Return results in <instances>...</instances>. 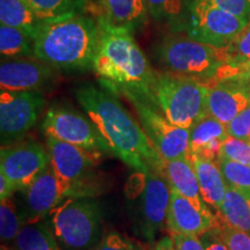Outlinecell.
<instances>
[{"instance_id": "obj_1", "label": "cell", "mask_w": 250, "mask_h": 250, "mask_svg": "<svg viewBox=\"0 0 250 250\" xmlns=\"http://www.w3.org/2000/svg\"><path fill=\"white\" fill-rule=\"evenodd\" d=\"M77 101L120 160L140 174H161L164 159L138 121L107 90L83 86L76 90Z\"/></svg>"}, {"instance_id": "obj_2", "label": "cell", "mask_w": 250, "mask_h": 250, "mask_svg": "<svg viewBox=\"0 0 250 250\" xmlns=\"http://www.w3.org/2000/svg\"><path fill=\"white\" fill-rule=\"evenodd\" d=\"M98 21L100 41L93 70L111 92L129 90L147 99L155 70L137 44L132 31Z\"/></svg>"}, {"instance_id": "obj_3", "label": "cell", "mask_w": 250, "mask_h": 250, "mask_svg": "<svg viewBox=\"0 0 250 250\" xmlns=\"http://www.w3.org/2000/svg\"><path fill=\"white\" fill-rule=\"evenodd\" d=\"M99 41L98 21L85 12L43 23L34 37V56L56 70H93Z\"/></svg>"}, {"instance_id": "obj_4", "label": "cell", "mask_w": 250, "mask_h": 250, "mask_svg": "<svg viewBox=\"0 0 250 250\" xmlns=\"http://www.w3.org/2000/svg\"><path fill=\"white\" fill-rule=\"evenodd\" d=\"M208 86L193 78L168 71H156L147 101L174 125L191 129L208 114Z\"/></svg>"}, {"instance_id": "obj_5", "label": "cell", "mask_w": 250, "mask_h": 250, "mask_svg": "<svg viewBox=\"0 0 250 250\" xmlns=\"http://www.w3.org/2000/svg\"><path fill=\"white\" fill-rule=\"evenodd\" d=\"M50 165L64 198H93L103 189L96 171L101 153L87 151L72 144L46 137Z\"/></svg>"}, {"instance_id": "obj_6", "label": "cell", "mask_w": 250, "mask_h": 250, "mask_svg": "<svg viewBox=\"0 0 250 250\" xmlns=\"http://www.w3.org/2000/svg\"><path fill=\"white\" fill-rule=\"evenodd\" d=\"M49 217L62 250H89L101 240L102 214L95 199L66 198Z\"/></svg>"}, {"instance_id": "obj_7", "label": "cell", "mask_w": 250, "mask_h": 250, "mask_svg": "<svg viewBox=\"0 0 250 250\" xmlns=\"http://www.w3.org/2000/svg\"><path fill=\"white\" fill-rule=\"evenodd\" d=\"M156 57L166 71L208 83L229 62L226 48L219 49L186 36H171L156 48Z\"/></svg>"}, {"instance_id": "obj_8", "label": "cell", "mask_w": 250, "mask_h": 250, "mask_svg": "<svg viewBox=\"0 0 250 250\" xmlns=\"http://www.w3.org/2000/svg\"><path fill=\"white\" fill-rule=\"evenodd\" d=\"M250 21L202 1L187 2L184 31L191 40L225 49L233 43Z\"/></svg>"}, {"instance_id": "obj_9", "label": "cell", "mask_w": 250, "mask_h": 250, "mask_svg": "<svg viewBox=\"0 0 250 250\" xmlns=\"http://www.w3.org/2000/svg\"><path fill=\"white\" fill-rule=\"evenodd\" d=\"M138 115L139 123L165 161L190 158V130L174 125L143 96L129 90L121 92Z\"/></svg>"}, {"instance_id": "obj_10", "label": "cell", "mask_w": 250, "mask_h": 250, "mask_svg": "<svg viewBox=\"0 0 250 250\" xmlns=\"http://www.w3.org/2000/svg\"><path fill=\"white\" fill-rule=\"evenodd\" d=\"M45 105L41 92L0 93L1 147L20 143L35 126Z\"/></svg>"}, {"instance_id": "obj_11", "label": "cell", "mask_w": 250, "mask_h": 250, "mask_svg": "<svg viewBox=\"0 0 250 250\" xmlns=\"http://www.w3.org/2000/svg\"><path fill=\"white\" fill-rule=\"evenodd\" d=\"M42 130L45 137L72 144L87 151L101 154L110 152L92 121L70 108L57 105L48 109L42 121Z\"/></svg>"}, {"instance_id": "obj_12", "label": "cell", "mask_w": 250, "mask_h": 250, "mask_svg": "<svg viewBox=\"0 0 250 250\" xmlns=\"http://www.w3.org/2000/svg\"><path fill=\"white\" fill-rule=\"evenodd\" d=\"M50 167L48 148L37 142H23L1 147L0 173L13 183L17 191H24Z\"/></svg>"}, {"instance_id": "obj_13", "label": "cell", "mask_w": 250, "mask_h": 250, "mask_svg": "<svg viewBox=\"0 0 250 250\" xmlns=\"http://www.w3.org/2000/svg\"><path fill=\"white\" fill-rule=\"evenodd\" d=\"M144 187L140 195V230L149 242L164 227L170 203V187L156 171L143 174Z\"/></svg>"}, {"instance_id": "obj_14", "label": "cell", "mask_w": 250, "mask_h": 250, "mask_svg": "<svg viewBox=\"0 0 250 250\" xmlns=\"http://www.w3.org/2000/svg\"><path fill=\"white\" fill-rule=\"evenodd\" d=\"M55 67L39 59H14L0 65V88L5 92H41L56 78Z\"/></svg>"}, {"instance_id": "obj_15", "label": "cell", "mask_w": 250, "mask_h": 250, "mask_svg": "<svg viewBox=\"0 0 250 250\" xmlns=\"http://www.w3.org/2000/svg\"><path fill=\"white\" fill-rule=\"evenodd\" d=\"M21 192L24 193V208L21 213L24 225L44 221L65 201L51 165L27 190Z\"/></svg>"}, {"instance_id": "obj_16", "label": "cell", "mask_w": 250, "mask_h": 250, "mask_svg": "<svg viewBox=\"0 0 250 250\" xmlns=\"http://www.w3.org/2000/svg\"><path fill=\"white\" fill-rule=\"evenodd\" d=\"M86 13L112 27L134 33L146 22V0H89Z\"/></svg>"}, {"instance_id": "obj_17", "label": "cell", "mask_w": 250, "mask_h": 250, "mask_svg": "<svg viewBox=\"0 0 250 250\" xmlns=\"http://www.w3.org/2000/svg\"><path fill=\"white\" fill-rule=\"evenodd\" d=\"M250 104V89L246 83L221 81L208 85V114L228 125Z\"/></svg>"}, {"instance_id": "obj_18", "label": "cell", "mask_w": 250, "mask_h": 250, "mask_svg": "<svg viewBox=\"0 0 250 250\" xmlns=\"http://www.w3.org/2000/svg\"><path fill=\"white\" fill-rule=\"evenodd\" d=\"M170 190V203L166 220L170 234L201 237L203 234L218 226L219 221L215 215L204 214L176 190Z\"/></svg>"}, {"instance_id": "obj_19", "label": "cell", "mask_w": 250, "mask_h": 250, "mask_svg": "<svg viewBox=\"0 0 250 250\" xmlns=\"http://www.w3.org/2000/svg\"><path fill=\"white\" fill-rule=\"evenodd\" d=\"M190 130V156L218 162L225 140L228 138L227 125L206 115Z\"/></svg>"}, {"instance_id": "obj_20", "label": "cell", "mask_w": 250, "mask_h": 250, "mask_svg": "<svg viewBox=\"0 0 250 250\" xmlns=\"http://www.w3.org/2000/svg\"><path fill=\"white\" fill-rule=\"evenodd\" d=\"M160 175L167 180L170 189L176 190L183 197L189 199L197 210L206 215H214L202 197L191 156L164 161Z\"/></svg>"}, {"instance_id": "obj_21", "label": "cell", "mask_w": 250, "mask_h": 250, "mask_svg": "<svg viewBox=\"0 0 250 250\" xmlns=\"http://www.w3.org/2000/svg\"><path fill=\"white\" fill-rule=\"evenodd\" d=\"M202 197L208 205L215 210L220 208L227 191V183L221 173L219 164L215 161L191 156Z\"/></svg>"}, {"instance_id": "obj_22", "label": "cell", "mask_w": 250, "mask_h": 250, "mask_svg": "<svg viewBox=\"0 0 250 250\" xmlns=\"http://www.w3.org/2000/svg\"><path fill=\"white\" fill-rule=\"evenodd\" d=\"M221 223L250 234V195L227 186L226 196L218 210Z\"/></svg>"}, {"instance_id": "obj_23", "label": "cell", "mask_w": 250, "mask_h": 250, "mask_svg": "<svg viewBox=\"0 0 250 250\" xmlns=\"http://www.w3.org/2000/svg\"><path fill=\"white\" fill-rule=\"evenodd\" d=\"M43 23L26 0H0V24L19 28L34 40Z\"/></svg>"}, {"instance_id": "obj_24", "label": "cell", "mask_w": 250, "mask_h": 250, "mask_svg": "<svg viewBox=\"0 0 250 250\" xmlns=\"http://www.w3.org/2000/svg\"><path fill=\"white\" fill-rule=\"evenodd\" d=\"M11 250H62L49 225L44 221L26 224L13 243Z\"/></svg>"}, {"instance_id": "obj_25", "label": "cell", "mask_w": 250, "mask_h": 250, "mask_svg": "<svg viewBox=\"0 0 250 250\" xmlns=\"http://www.w3.org/2000/svg\"><path fill=\"white\" fill-rule=\"evenodd\" d=\"M35 14L44 22L57 21L85 13L89 0H26Z\"/></svg>"}, {"instance_id": "obj_26", "label": "cell", "mask_w": 250, "mask_h": 250, "mask_svg": "<svg viewBox=\"0 0 250 250\" xmlns=\"http://www.w3.org/2000/svg\"><path fill=\"white\" fill-rule=\"evenodd\" d=\"M0 55L2 58H35L34 40L26 31L0 24Z\"/></svg>"}, {"instance_id": "obj_27", "label": "cell", "mask_w": 250, "mask_h": 250, "mask_svg": "<svg viewBox=\"0 0 250 250\" xmlns=\"http://www.w3.org/2000/svg\"><path fill=\"white\" fill-rule=\"evenodd\" d=\"M148 15L168 23L174 31L184 30L187 18V0H146Z\"/></svg>"}, {"instance_id": "obj_28", "label": "cell", "mask_w": 250, "mask_h": 250, "mask_svg": "<svg viewBox=\"0 0 250 250\" xmlns=\"http://www.w3.org/2000/svg\"><path fill=\"white\" fill-rule=\"evenodd\" d=\"M24 225L22 214L18 211L12 198L1 201L0 204V240L1 249L11 250L21 228Z\"/></svg>"}, {"instance_id": "obj_29", "label": "cell", "mask_w": 250, "mask_h": 250, "mask_svg": "<svg viewBox=\"0 0 250 250\" xmlns=\"http://www.w3.org/2000/svg\"><path fill=\"white\" fill-rule=\"evenodd\" d=\"M218 164L227 186L236 188L250 195V166L227 159H219Z\"/></svg>"}, {"instance_id": "obj_30", "label": "cell", "mask_w": 250, "mask_h": 250, "mask_svg": "<svg viewBox=\"0 0 250 250\" xmlns=\"http://www.w3.org/2000/svg\"><path fill=\"white\" fill-rule=\"evenodd\" d=\"M221 81H235V83H250V59L242 62H228L224 64L212 79L205 85H212Z\"/></svg>"}, {"instance_id": "obj_31", "label": "cell", "mask_w": 250, "mask_h": 250, "mask_svg": "<svg viewBox=\"0 0 250 250\" xmlns=\"http://www.w3.org/2000/svg\"><path fill=\"white\" fill-rule=\"evenodd\" d=\"M220 159H227V160L250 166V140L228 136L223 144Z\"/></svg>"}, {"instance_id": "obj_32", "label": "cell", "mask_w": 250, "mask_h": 250, "mask_svg": "<svg viewBox=\"0 0 250 250\" xmlns=\"http://www.w3.org/2000/svg\"><path fill=\"white\" fill-rule=\"evenodd\" d=\"M219 230L229 250H250V234L219 223Z\"/></svg>"}, {"instance_id": "obj_33", "label": "cell", "mask_w": 250, "mask_h": 250, "mask_svg": "<svg viewBox=\"0 0 250 250\" xmlns=\"http://www.w3.org/2000/svg\"><path fill=\"white\" fill-rule=\"evenodd\" d=\"M229 62H242L250 59V22L242 33L226 48Z\"/></svg>"}, {"instance_id": "obj_34", "label": "cell", "mask_w": 250, "mask_h": 250, "mask_svg": "<svg viewBox=\"0 0 250 250\" xmlns=\"http://www.w3.org/2000/svg\"><path fill=\"white\" fill-rule=\"evenodd\" d=\"M188 1H202L206 4L229 12L236 17L250 21V1L249 0H187Z\"/></svg>"}, {"instance_id": "obj_35", "label": "cell", "mask_w": 250, "mask_h": 250, "mask_svg": "<svg viewBox=\"0 0 250 250\" xmlns=\"http://www.w3.org/2000/svg\"><path fill=\"white\" fill-rule=\"evenodd\" d=\"M89 250H137L131 240L117 232L105 234L101 240Z\"/></svg>"}, {"instance_id": "obj_36", "label": "cell", "mask_w": 250, "mask_h": 250, "mask_svg": "<svg viewBox=\"0 0 250 250\" xmlns=\"http://www.w3.org/2000/svg\"><path fill=\"white\" fill-rule=\"evenodd\" d=\"M228 136L250 140V104L227 125Z\"/></svg>"}, {"instance_id": "obj_37", "label": "cell", "mask_w": 250, "mask_h": 250, "mask_svg": "<svg viewBox=\"0 0 250 250\" xmlns=\"http://www.w3.org/2000/svg\"><path fill=\"white\" fill-rule=\"evenodd\" d=\"M176 250H205L201 237L183 234H170Z\"/></svg>"}, {"instance_id": "obj_38", "label": "cell", "mask_w": 250, "mask_h": 250, "mask_svg": "<svg viewBox=\"0 0 250 250\" xmlns=\"http://www.w3.org/2000/svg\"><path fill=\"white\" fill-rule=\"evenodd\" d=\"M201 240L205 247V250H229L220 235L219 225L213 229L203 234Z\"/></svg>"}, {"instance_id": "obj_39", "label": "cell", "mask_w": 250, "mask_h": 250, "mask_svg": "<svg viewBox=\"0 0 250 250\" xmlns=\"http://www.w3.org/2000/svg\"><path fill=\"white\" fill-rule=\"evenodd\" d=\"M17 191L13 183L9 181L4 174L0 173V201L12 198L13 193Z\"/></svg>"}, {"instance_id": "obj_40", "label": "cell", "mask_w": 250, "mask_h": 250, "mask_svg": "<svg viewBox=\"0 0 250 250\" xmlns=\"http://www.w3.org/2000/svg\"><path fill=\"white\" fill-rule=\"evenodd\" d=\"M154 250H176L171 236H164L156 243Z\"/></svg>"}, {"instance_id": "obj_41", "label": "cell", "mask_w": 250, "mask_h": 250, "mask_svg": "<svg viewBox=\"0 0 250 250\" xmlns=\"http://www.w3.org/2000/svg\"><path fill=\"white\" fill-rule=\"evenodd\" d=\"M246 85H247V86H248V87H249V89H250V83H246Z\"/></svg>"}, {"instance_id": "obj_42", "label": "cell", "mask_w": 250, "mask_h": 250, "mask_svg": "<svg viewBox=\"0 0 250 250\" xmlns=\"http://www.w3.org/2000/svg\"><path fill=\"white\" fill-rule=\"evenodd\" d=\"M249 1H250V0H249Z\"/></svg>"}]
</instances>
